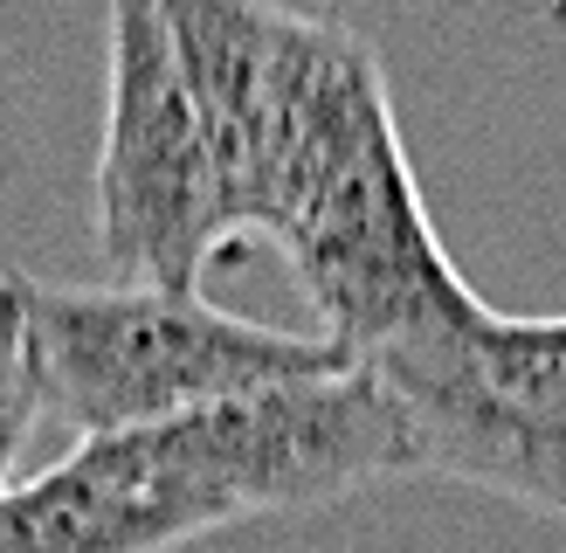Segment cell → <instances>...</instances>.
<instances>
[{"label":"cell","instance_id":"obj_3","mask_svg":"<svg viewBox=\"0 0 566 553\" xmlns=\"http://www.w3.org/2000/svg\"><path fill=\"white\" fill-rule=\"evenodd\" d=\"M91 215L104 270L118 284L201 291V270L214 257H235L214 159L166 42L159 0H111V83Z\"/></svg>","mask_w":566,"mask_h":553},{"label":"cell","instance_id":"obj_7","mask_svg":"<svg viewBox=\"0 0 566 553\" xmlns=\"http://www.w3.org/2000/svg\"><path fill=\"white\" fill-rule=\"evenodd\" d=\"M35 422H42V387H35V367H28L14 284L0 276V491L14 484V463L28 450V436H35Z\"/></svg>","mask_w":566,"mask_h":553},{"label":"cell","instance_id":"obj_6","mask_svg":"<svg viewBox=\"0 0 566 553\" xmlns=\"http://www.w3.org/2000/svg\"><path fill=\"white\" fill-rule=\"evenodd\" d=\"M159 21L214 159L229 249H249L263 242V166L311 14H291L276 0H159Z\"/></svg>","mask_w":566,"mask_h":553},{"label":"cell","instance_id":"obj_5","mask_svg":"<svg viewBox=\"0 0 566 553\" xmlns=\"http://www.w3.org/2000/svg\"><path fill=\"white\" fill-rule=\"evenodd\" d=\"M235 525L180 422L83 436L42 478L0 491V553H174Z\"/></svg>","mask_w":566,"mask_h":553},{"label":"cell","instance_id":"obj_1","mask_svg":"<svg viewBox=\"0 0 566 553\" xmlns=\"http://www.w3.org/2000/svg\"><path fill=\"white\" fill-rule=\"evenodd\" d=\"M263 242L291 257L318 332L353 367H387L484 312L429 221L380 55L346 21L318 35L276 125Z\"/></svg>","mask_w":566,"mask_h":553},{"label":"cell","instance_id":"obj_2","mask_svg":"<svg viewBox=\"0 0 566 553\" xmlns=\"http://www.w3.org/2000/svg\"><path fill=\"white\" fill-rule=\"evenodd\" d=\"M21 304L28 367L42 415L76 436H125L180 422L193 408L263 395L276 380H311L353 367L325 332H276L235 319L201 291L153 284H35L8 270Z\"/></svg>","mask_w":566,"mask_h":553},{"label":"cell","instance_id":"obj_4","mask_svg":"<svg viewBox=\"0 0 566 553\" xmlns=\"http://www.w3.org/2000/svg\"><path fill=\"white\" fill-rule=\"evenodd\" d=\"M366 374L401 401L421 478L484 484L566 519V319H504L484 304L463 332Z\"/></svg>","mask_w":566,"mask_h":553}]
</instances>
